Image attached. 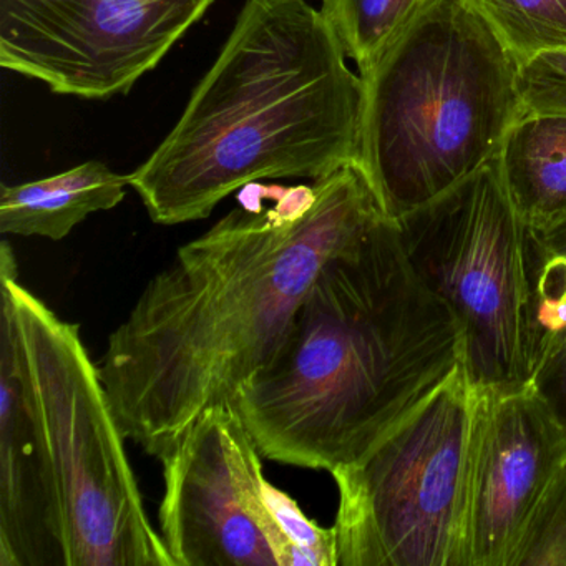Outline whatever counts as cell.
<instances>
[{
  "instance_id": "e0dca14e",
  "label": "cell",
  "mask_w": 566,
  "mask_h": 566,
  "mask_svg": "<svg viewBox=\"0 0 566 566\" xmlns=\"http://www.w3.org/2000/svg\"><path fill=\"white\" fill-rule=\"evenodd\" d=\"M268 500L296 553V566H337L336 528L307 518L296 500L268 483Z\"/></svg>"
},
{
  "instance_id": "277c9868",
  "label": "cell",
  "mask_w": 566,
  "mask_h": 566,
  "mask_svg": "<svg viewBox=\"0 0 566 566\" xmlns=\"http://www.w3.org/2000/svg\"><path fill=\"white\" fill-rule=\"evenodd\" d=\"M522 62L465 0H429L359 74L357 165L394 221L499 157L525 114Z\"/></svg>"
},
{
  "instance_id": "8992f818",
  "label": "cell",
  "mask_w": 566,
  "mask_h": 566,
  "mask_svg": "<svg viewBox=\"0 0 566 566\" xmlns=\"http://www.w3.org/2000/svg\"><path fill=\"white\" fill-rule=\"evenodd\" d=\"M396 223L413 273L455 319L472 386L480 392L530 387L536 369L533 231L496 158Z\"/></svg>"
},
{
  "instance_id": "ba28073f",
  "label": "cell",
  "mask_w": 566,
  "mask_h": 566,
  "mask_svg": "<svg viewBox=\"0 0 566 566\" xmlns=\"http://www.w3.org/2000/svg\"><path fill=\"white\" fill-rule=\"evenodd\" d=\"M261 457L231 402L201 412L160 457L158 518L175 566H296Z\"/></svg>"
},
{
  "instance_id": "ffe728a7",
  "label": "cell",
  "mask_w": 566,
  "mask_h": 566,
  "mask_svg": "<svg viewBox=\"0 0 566 566\" xmlns=\"http://www.w3.org/2000/svg\"><path fill=\"white\" fill-rule=\"evenodd\" d=\"M535 241L539 251L549 256H566V224L548 231V233H535Z\"/></svg>"
},
{
  "instance_id": "9a60e30c",
  "label": "cell",
  "mask_w": 566,
  "mask_h": 566,
  "mask_svg": "<svg viewBox=\"0 0 566 566\" xmlns=\"http://www.w3.org/2000/svg\"><path fill=\"white\" fill-rule=\"evenodd\" d=\"M520 62L566 51V0H465Z\"/></svg>"
},
{
  "instance_id": "52a82bcc",
  "label": "cell",
  "mask_w": 566,
  "mask_h": 566,
  "mask_svg": "<svg viewBox=\"0 0 566 566\" xmlns=\"http://www.w3.org/2000/svg\"><path fill=\"white\" fill-rule=\"evenodd\" d=\"M479 396L460 364L373 449L331 472L337 566H465Z\"/></svg>"
},
{
  "instance_id": "5b68a950",
  "label": "cell",
  "mask_w": 566,
  "mask_h": 566,
  "mask_svg": "<svg viewBox=\"0 0 566 566\" xmlns=\"http://www.w3.org/2000/svg\"><path fill=\"white\" fill-rule=\"evenodd\" d=\"M0 334L14 353L64 566H175L151 525L117 413L78 324L18 281L0 250Z\"/></svg>"
},
{
  "instance_id": "ac0fdd59",
  "label": "cell",
  "mask_w": 566,
  "mask_h": 566,
  "mask_svg": "<svg viewBox=\"0 0 566 566\" xmlns=\"http://www.w3.org/2000/svg\"><path fill=\"white\" fill-rule=\"evenodd\" d=\"M518 88L525 114H566V51L523 62Z\"/></svg>"
},
{
  "instance_id": "2e32d148",
  "label": "cell",
  "mask_w": 566,
  "mask_h": 566,
  "mask_svg": "<svg viewBox=\"0 0 566 566\" xmlns=\"http://www.w3.org/2000/svg\"><path fill=\"white\" fill-rule=\"evenodd\" d=\"M512 566H566V463L533 513Z\"/></svg>"
},
{
  "instance_id": "8fae6325",
  "label": "cell",
  "mask_w": 566,
  "mask_h": 566,
  "mask_svg": "<svg viewBox=\"0 0 566 566\" xmlns=\"http://www.w3.org/2000/svg\"><path fill=\"white\" fill-rule=\"evenodd\" d=\"M0 566H64L41 453L4 334H0Z\"/></svg>"
},
{
  "instance_id": "6da1fadb",
  "label": "cell",
  "mask_w": 566,
  "mask_h": 566,
  "mask_svg": "<svg viewBox=\"0 0 566 566\" xmlns=\"http://www.w3.org/2000/svg\"><path fill=\"white\" fill-rule=\"evenodd\" d=\"M387 217L359 165L311 185H248L184 244L108 336L98 369L124 436L160 459L230 402L283 339L324 264Z\"/></svg>"
},
{
  "instance_id": "d6986e66",
  "label": "cell",
  "mask_w": 566,
  "mask_h": 566,
  "mask_svg": "<svg viewBox=\"0 0 566 566\" xmlns=\"http://www.w3.org/2000/svg\"><path fill=\"white\" fill-rule=\"evenodd\" d=\"M530 386L566 426V331L539 360Z\"/></svg>"
},
{
  "instance_id": "5bb4252c",
  "label": "cell",
  "mask_w": 566,
  "mask_h": 566,
  "mask_svg": "<svg viewBox=\"0 0 566 566\" xmlns=\"http://www.w3.org/2000/svg\"><path fill=\"white\" fill-rule=\"evenodd\" d=\"M427 4L429 0H323L321 11L363 74Z\"/></svg>"
},
{
  "instance_id": "7c38bea8",
  "label": "cell",
  "mask_w": 566,
  "mask_h": 566,
  "mask_svg": "<svg viewBox=\"0 0 566 566\" xmlns=\"http://www.w3.org/2000/svg\"><path fill=\"white\" fill-rule=\"evenodd\" d=\"M128 187V175L97 160L44 180L2 185L0 233L64 240L91 214L120 205Z\"/></svg>"
},
{
  "instance_id": "30bf717a",
  "label": "cell",
  "mask_w": 566,
  "mask_h": 566,
  "mask_svg": "<svg viewBox=\"0 0 566 566\" xmlns=\"http://www.w3.org/2000/svg\"><path fill=\"white\" fill-rule=\"evenodd\" d=\"M566 463V426L532 386L480 392L469 463L465 566H512Z\"/></svg>"
},
{
  "instance_id": "3957f363",
  "label": "cell",
  "mask_w": 566,
  "mask_h": 566,
  "mask_svg": "<svg viewBox=\"0 0 566 566\" xmlns=\"http://www.w3.org/2000/svg\"><path fill=\"white\" fill-rule=\"evenodd\" d=\"M364 82L310 0H247L160 147L128 175L151 220H205L261 180L357 164Z\"/></svg>"
},
{
  "instance_id": "9c48e42d",
  "label": "cell",
  "mask_w": 566,
  "mask_h": 566,
  "mask_svg": "<svg viewBox=\"0 0 566 566\" xmlns=\"http://www.w3.org/2000/svg\"><path fill=\"white\" fill-rule=\"evenodd\" d=\"M213 0H0V65L87 101L127 94Z\"/></svg>"
},
{
  "instance_id": "7a4b0ae2",
  "label": "cell",
  "mask_w": 566,
  "mask_h": 566,
  "mask_svg": "<svg viewBox=\"0 0 566 566\" xmlns=\"http://www.w3.org/2000/svg\"><path fill=\"white\" fill-rule=\"evenodd\" d=\"M460 364L452 313L384 217L324 264L270 359L230 402L261 455L331 473L373 449Z\"/></svg>"
},
{
  "instance_id": "4fadbf2b",
  "label": "cell",
  "mask_w": 566,
  "mask_h": 566,
  "mask_svg": "<svg viewBox=\"0 0 566 566\" xmlns=\"http://www.w3.org/2000/svg\"><path fill=\"white\" fill-rule=\"evenodd\" d=\"M496 161L530 230L548 233L566 224V114H523Z\"/></svg>"
}]
</instances>
